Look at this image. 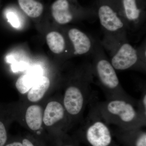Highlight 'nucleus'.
Here are the masks:
<instances>
[{"label":"nucleus","instance_id":"f257e3e1","mask_svg":"<svg viewBox=\"0 0 146 146\" xmlns=\"http://www.w3.org/2000/svg\"><path fill=\"white\" fill-rule=\"evenodd\" d=\"M93 97L89 104L108 125H113L123 129L145 126L146 117L138 111V101L116 98L100 102Z\"/></svg>","mask_w":146,"mask_h":146},{"label":"nucleus","instance_id":"f03ea898","mask_svg":"<svg viewBox=\"0 0 146 146\" xmlns=\"http://www.w3.org/2000/svg\"><path fill=\"white\" fill-rule=\"evenodd\" d=\"M73 81L65 90L63 104L68 115L79 120L93 97L91 84L94 78L90 61L82 62L75 71Z\"/></svg>","mask_w":146,"mask_h":146},{"label":"nucleus","instance_id":"7ed1b4c3","mask_svg":"<svg viewBox=\"0 0 146 146\" xmlns=\"http://www.w3.org/2000/svg\"><path fill=\"white\" fill-rule=\"evenodd\" d=\"M90 61L94 78L102 89L106 99L121 98L134 100L123 89L120 83L116 70L106 54L100 40L96 39Z\"/></svg>","mask_w":146,"mask_h":146},{"label":"nucleus","instance_id":"20e7f679","mask_svg":"<svg viewBox=\"0 0 146 146\" xmlns=\"http://www.w3.org/2000/svg\"><path fill=\"white\" fill-rule=\"evenodd\" d=\"M101 43L109 54L110 61L116 71L132 70L146 72V63L142 61L136 48L129 41Z\"/></svg>","mask_w":146,"mask_h":146},{"label":"nucleus","instance_id":"39448f33","mask_svg":"<svg viewBox=\"0 0 146 146\" xmlns=\"http://www.w3.org/2000/svg\"><path fill=\"white\" fill-rule=\"evenodd\" d=\"M98 16L104 35L102 43L129 41L126 26L119 12L110 5L103 4L99 7Z\"/></svg>","mask_w":146,"mask_h":146},{"label":"nucleus","instance_id":"423d86ee","mask_svg":"<svg viewBox=\"0 0 146 146\" xmlns=\"http://www.w3.org/2000/svg\"><path fill=\"white\" fill-rule=\"evenodd\" d=\"M82 123L84 137L89 145H113L112 133L109 125L100 117L90 104L89 113Z\"/></svg>","mask_w":146,"mask_h":146},{"label":"nucleus","instance_id":"0eeeda50","mask_svg":"<svg viewBox=\"0 0 146 146\" xmlns=\"http://www.w3.org/2000/svg\"><path fill=\"white\" fill-rule=\"evenodd\" d=\"M67 33L72 46V55L79 56H91L96 39L77 28L69 29Z\"/></svg>","mask_w":146,"mask_h":146},{"label":"nucleus","instance_id":"6e6552de","mask_svg":"<svg viewBox=\"0 0 146 146\" xmlns=\"http://www.w3.org/2000/svg\"><path fill=\"white\" fill-rule=\"evenodd\" d=\"M51 13L56 23L61 25L75 20L82 21L89 18L88 16L75 14L68 0H56L54 2L51 6Z\"/></svg>","mask_w":146,"mask_h":146},{"label":"nucleus","instance_id":"1a4fd4ad","mask_svg":"<svg viewBox=\"0 0 146 146\" xmlns=\"http://www.w3.org/2000/svg\"><path fill=\"white\" fill-rule=\"evenodd\" d=\"M66 110L63 104L57 101H52L47 104L43 114V122L47 127H52L63 121Z\"/></svg>","mask_w":146,"mask_h":146},{"label":"nucleus","instance_id":"9d476101","mask_svg":"<svg viewBox=\"0 0 146 146\" xmlns=\"http://www.w3.org/2000/svg\"><path fill=\"white\" fill-rule=\"evenodd\" d=\"M50 82L45 76L38 77L27 94L28 99L32 102L40 100L49 88Z\"/></svg>","mask_w":146,"mask_h":146},{"label":"nucleus","instance_id":"9b49d317","mask_svg":"<svg viewBox=\"0 0 146 146\" xmlns=\"http://www.w3.org/2000/svg\"><path fill=\"white\" fill-rule=\"evenodd\" d=\"M43 114L41 107L37 105L31 106L27 110L26 122L29 128L33 131H39L42 127Z\"/></svg>","mask_w":146,"mask_h":146},{"label":"nucleus","instance_id":"f8f14e48","mask_svg":"<svg viewBox=\"0 0 146 146\" xmlns=\"http://www.w3.org/2000/svg\"><path fill=\"white\" fill-rule=\"evenodd\" d=\"M46 40L50 50L56 54H62L67 51V42L65 36L57 31L49 33L46 35Z\"/></svg>","mask_w":146,"mask_h":146},{"label":"nucleus","instance_id":"ddd939ff","mask_svg":"<svg viewBox=\"0 0 146 146\" xmlns=\"http://www.w3.org/2000/svg\"><path fill=\"white\" fill-rule=\"evenodd\" d=\"M20 7L29 17L36 18L43 12L42 4L35 0H18Z\"/></svg>","mask_w":146,"mask_h":146},{"label":"nucleus","instance_id":"4468645a","mask_svg":"<svg viewBox=\"0 0 146 146\" xmlns=\"http://www.w3.org/2000/svg\"><path fill=\"white\" fill-rule=\"evenodd\" d=\"M40 76L36 74L35 72H31L21 76L16 82L15 85L16 89L20 94H26L31 88L36 78Z\"/></svg>","mask_w":146,"mask_h":146},{"label":"nucleus","instance_id":"2eb2a0df","mask_svg":"<svg viewBox=\"0 0 146 146\" xmlns=\"http://www.w3.org/2000/svg\"><path fill=\"white\" fill-rule=\"evenodd\" d=\"M143 88L141 98L137 101V108L139 112L146 117V90L144 85Z\"/></svg>","mask_w":146,"mask_h":146},{"label":"nucleus","instance_id":"dca6fc26","mask_svg":"<svg viewBox=\"0 0 146 146\" xmlns=\"http://www.w3.org/2000/svg\"><path fill=\"white\" fill-rule=\"evenodd\" d=\"M7 17L8 22L13 27L19 28L21 26V21L18 16L13 12H9L7 13Z\"/></svg>","mask_w":146,"mask_h":146},{"label":"nucleus","instance_id":"f3484780","mask_svg":"<svg viewBox=\"0 0 146 146\" xmlns=\"http://www.w3.org/2000/svg\"><path fill=\"white\" fill-rule=\"evenodd\" d=\"M8 142L7 131L3 123L0 121V146H4Z\"/></svg>","mask_w":146,"mask_h":146},{"label":"nucleus","instance_id":"a211bd4d","mask_svg":"<svg viewBox=\"0 0 146 146\" xmlns=\"http://www.w3.org/2000/svg\"><path fill=\"white\" fill-rule=\"evenodd\" d=\"M138 56L142 61L146 63V39L142 42L139 46L136 48Z\"/></svg>","mask_w":146,"mask_h":146},{"label":"nucleus","instance_id":"6ab92c4d","mask_svg":"<svg viewBox=\"0 0 146 146\" xmlns=\"http://www.w3.org/2000/svg\"><path fill=\"white\" fill-rule=\"evenodd\" d=\"M23 146H44L34 138L25 137L21 140Z\"/></svg>","mask_w":146,"mask_h":146},{"label":"nucleus","instance_id":"aec40b11","mask_svg":"<svg viewBox=\"0 0 146 146\" xmlns=\"http://www.w3.org/2000/svg\"><path fill=\"white\" fill-rule=\"evenodd\" d=\"M134 146H146V132L142 129L138 135Z\"/></svg>","mask_w":146,"mask_h":146},{"label":"nucleus","instance_id":"412c9836","mask_svg":"<svg viewBox=\"0 0 146 146\" xmlns=\"http://www.w3.org/2000/svg\"><path fill=\"white\" fill-rule=\"evenodd\" d=\"M4 146H23L22 144V141H19V140H16V141H10L7 143Z\"/></svg>","mask_w":146,"mask_h":146},{"label":"nucleus","instance_id":"4be33fe9","mask_svg":"<svg viewBox=\"0 0 146 146\" xmlns=\"http://www.w3.org/2000/svg\"><path fill=\"white\" fill-rule=\"evenodd\" d=\"M59 146H77L72 144H65Z\"/></svg>","mask_w":146,"mask_h":146}]
</instances>
